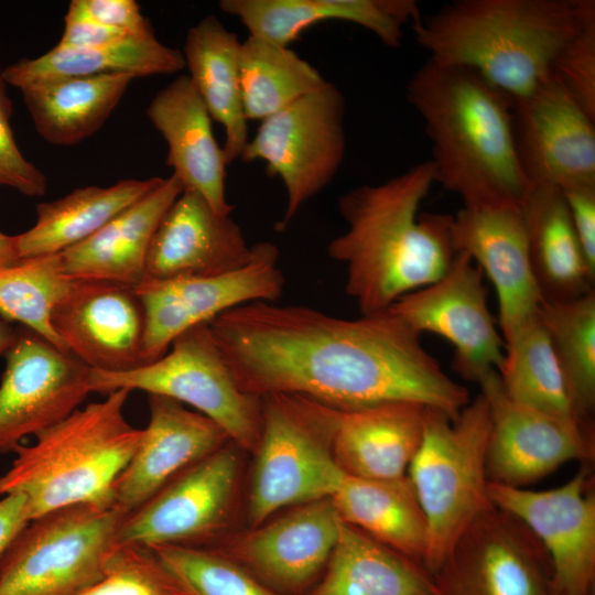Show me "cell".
Segmentation results:
<instances>
[{
    "label": "cell",
    "mask_w": 595,
    "mask_h": 595,
    "mask_svg": "<svg viewBox=\"0 0 595 595\" xmlns=\"http://www.w3.org/2000/svg\"><path fill=\"white\" fill-rule=\"evenodd\" d=\"M432 577L435 595H548L553 569L537 537L493 506L458 537Z\"/></svg>",
    "instance_id": "13"
},
{
    "label": "cell",
    "mask_w": 595,
    "mask_h": 595,
    "mask_svg": "<svg viewBox=\"0 0 595 595\" xmlns=\"http://www.w3.org/2000/svg\"><path fill=\"white\" fill-rule=\"evenodd\" d=\"M15 339V328L0 316V356H4Z\"/></svg>",
    "instance_id": "48"
},
{
    "label": "cell",
    "mask_w": 595,
    "mask_h": 595,
    "mask_svg": "<svg viewBox=\"0 0 595 595\" xmlns=\"http://www.w3.org/2000/svg\"><path fill=\"white\" fill-rule=\"evenodd\" d=\"M145 112L167 143L166 165L183 188L199 194L216 214L230 216L235 206L228 203L225 192V154L190 76L180 75L159 90Z\"/></svg>",
    "instance_id": "24"
},
{
    "label": "cell",
    "mask_w": 595,
    "mask_h": 595,
    "mask_svg": "<svg viewBox=\"0 0 595 595\" xmlns=\"http://www.w3.org/2000/svg\"><path fill=\"white\" fill-rule=\"evenodd\" d=\"M75 280L64 272L60 253L21 258L2 266L0 316L10 323H20L68 353L53 329L51 316Z\"/></svg>",
    "instance_id": "38"
},
{
    "label": "cell",
    "mask_w": 595,
    "mask_h": 595,
    "mask_svg": "<svg viewBox=\"0 0 595 595\" xmlns=\"http://www.w3.org/2000/svg\"><path fill=\"white\" fill-rule=\"evenodd\" d=\"M489 431L482 393L455 419L425 408L423 439L407 475L428 521L424 565L431 573L466 528L494 506L486 472Z\"/></svg>",
    "instance_id": "6"
},
{
    "label": "cell",
    "mask_w": 595,
    "mask_h": 595,
    "mask_svg": "<svg viewBox=\"0 0 595 595\" xmlns=\"http://www.w3.org/2000/svg\"><path fill=\"white\" fill-rule=\"evenodd\" d=\"M127 515L74 505L31 520L0 562V595H80L105 573Z\"/></svg>",
    "instance_id": "8"
},
{
    "label": "cell",
    "mask_w": 595,
    "mask_h": 595,
    "mask_svg": "<svg viewBox=\"0 0 595 595\" xmlns=\"http://www.w3.org/2000/svg\"><path fill=\"white\" fill-rule=\"evenodd\" d=\"M331 500L343 521L424 565L428 521L408 475L365 479L344 474Z\"/></svg>",
    "instance_id": "31"
},
{
    "label": "cell",
    "mask_w": 595,
    "mask_h": 595,
    "mask_svg": "<svg viewBox=\"0 0 595 595\" xmlns=\"http://www.w3.org/2000/svg\"><path fill=\"white\" fill-rule=\"evenodd\" d=\"M562 193L581 247L595 271V185L575 186Z\"/></svg>",
    "instance_id": "45"
},
{
    "label": "cell",
    "mask_w": 595,
    "mask_h": 595,
    "mask_svg": "<svg viewBox=\"0 0 595 595\" xmlns=\"http://www.w3.org/2000/svg\"><path fill=\"white\" fill-rule=\"evenodd\" d=\"M127 36L128 33L96 22L68 7L63 34L56 46L85 50L108 45Z\"/></svg>",
    "instance_id": "44"
},
{
    "label": "cell",
    "mask_w": 595,
    "mask_h": 595,
    "mask_svg": "<svg viewBox=\"0 0 595 595\" xmlns=\"http://www.w3.org/2000/svg\"><path fill=\"white\" fill-rule=\"evenodd\" d=\"M239 78L246 119L261 121L327 83L289 46L253 35L241 42Z\"/></svg>",
    "instance_id": "36"
},
{
    "label": "cell",
    "mask_w": 595,
    "mask_h": 595,
    "mask_svg": "<svg viewBox=\"0 0 595 595\" xmlns=\"http://www.w3.org/2000/svg\"><path fill=\"white\" fill-rule=\"evenodd\" d=\"M240 451L230 441L176 475L125 517L116 545L213 547L234 519Z\"/></svg>",
    "instance_id": "11"
},
{
    "label": "cell",
    "mask_w": 595,
    "mask_h": 595,
    "mask_svg": "<svg viewBox=\"0 0 595 595\" xmlns=\"http://www.w3.org/2000/svg\"><path fill=\"white\" fill-rule=\"evenodd\" d=\"M252 255L230 216L216 214L199 194L184 190L154 234L145 278L218 275L246 266Z\"/></svg>",
    "instance_id": "23"
},
{
    "label": "cell",
    "mask_w": 595,
    "mask_h": 595,
    "mask_svg": "<svg viewBox=\"0 0 595 595\" xmlns=\"http://www.w3.org/2000/svg\"><path fill=\"white\" fill-rule=\"evenodd\" d=\"M490 431L486 472L489 483L526 488L562 464L594 458L593 430L571 424L521 404L505 392L497 371L479 382Z\"/></svg>",
    "instance_id": "18"
},
{
    "label": "cell",
    "mask_w": 595,
    "mask_h": 595,
    "mask_svg": "<svg viewBox=\"0 0 595 595\" xmlns=\"http://www.w3.org/2000/svg\"><path fill=\"white\" fill-rule=\"evenodd\" d=\"M0 383V453L64 420L90 391V368L20 326L4 354Z\"/></svg>",
    "instance_id": "15"
},
{
    "label": "cell",
    "mask_w": 595,
    "mask_h": 595,
    "mask_svg": "<svg viewBox=\"0 0 595 595\" xmlns=\"http://www.w3.org/2000/svg\"><path fill=\"white\" fill-rule=\"evenodd\" d=\"M80 595H193L149 548L116 545L104 577Z\"/></svg>",
    "instance_id": "40"
},
{
    "label": "cell",
    "mask_w": 595,
    "mask_h": 595,
    "mask_svg": "<svg viewBox=\"0 0 595 595\" xmlns=\"http://www.w3.org/2000/svg\"><path fill=\"white\" fill-rule=\"evenodd\" d=\"M29 522L25 496L20 494L2 496L0 499V562Z\"/></svg>",
    "instance_id": "46"
},
{
    "label": "cell",
    "mask_w": 595,
    "mask_h": 595,
    "mask_svg": "<svg viewBox=\"0 0 595 595\" xmlns=\"http://www.w3.org/2000/svg\"><path fill=\"white\" fill-rule=\"evenodd\" d=\"M520 212L543 299L565 301L593 291L595 271L575 234L562 191L531 184Z\"/></svg>",
    "instance_id": "28"
},
{
    "label": "cell",
    "mask_w": 595,
    "mask_h": 595,
    "mask_svg": "<svg viewBox=\"0 0 595 595\" xmlns=\"http://www.w3.org/2000/svg\"><path fill=\"white\" fill-rule=\"evenodd\" d=\"M130 392L118 389L77 408L33 444L18 445L11 467L0 476V496H25L30 521L74 505L115 507V483L142 434L123 414Z\"/></svg>",
    "instance_id": "5"
},
{
    "label": "cell",
    "mask_w": 595,
    "mask_h": 595,
    "mask_svg": "<svg viewBox=\"0 0 595 595\" xmlns=\"http://www.w3.org/2000/svg\"><path fill=\"white\" fill-rule=\"evenodd\" d=\"M548 595H563L561 592H559L553 585H552V588L551 591L549 592Z\"/></svg>",
    "instance_id": "50"
},
{
    "label": "cell",
    "mask_w": 595,
    "mask_h": 595,
    "mask_svg": "<svg viewBox=\"0 0 595 595\" xmlns=\"http://www.w3.org/2000/svg\"><path fill=\"white\" fill-rule=\"evenodd\" d=\"M545 328L578 420L591 426L595 409V292L565 301H542ZM593 429V428H592Z\"/></svg>",
    "instance_id": "37"
},
{
    "label": "cell",
    "mask_w": 595,
    "mask_h": 595,
    "mask_svg": "<svg viewBox=\"0 0 595 595\" xmlns=\"http://www.w3.org/2000/svg\"><path fill=\"white\" fill-rule=\"evenodd\" d=\"M12 105L0 101V186L34 197L46 192V176L18 148L10 126Z\"/></svg>",
    "instance_id": "42"
},
{
    "label": "cell",
    "mask_w": 595,
    "mask_h": 595,
    "mask_svg": "<svg viewBox=\"0 0 595 595\" xmlns=\"http://www.w3.org/2000/svg\"><path fill=\"white\" fill-rule=\"evenodd\" d=\"M306 595H435L432 573L340 519L337 542Z\"/></svg>",
    "instance_id": "30"
},
{
    "label": "cell",
    "mask_w": 595,
    "mask_h": 595,
    "mask_svg": "<svg viewBox=\"0 0 595 595\" xmlns=\"http://www.w3.org/2000/svg\"><path fill=\"white\" fill-rule=\"evenodd\" d=\"M208 325L238 387L258 398L299 394L343 410L410 402L451 419L470 401L390 309L347 320L257 301Z\"/></svg>",
    "instance_id": "1"
},
{
    "label": "cell",
    "mask_w": 595,
    "mask_h": 595,
    "mask_svg": "<svg viewBox=\"0 0 595 595\" xmlns=\"http://www.w3.org/2000/svg\"><path fill=\"white\" fill-rule=\"evenodd\" d=\"M517 150L530 184L595 185V119L552 74L512 102Z\"/></svg>",
    "instance_id": "19"
},
{
    "label": "cell",
    "mask_w": 595,
    "mask_h": 595,
    "mask_svg": "<svg viewBox=\"0 0 595 595\" xmlns=\"http://www.w3.org/2000/svg\"><path fill=\"white\" fill-rule=\"evenodd\" d=\"M169 349L130 371L90 369V391L142 390L187 403L217 423L237 447L253 454L262 429L261 398L238 387L208 323L185 331Z\"/></svg>",
    "instance_id": "9"
},
{
    "label": "cell",
    "mask_w": 595,
    "mask_h": 595,
    "mask_svg": "<svg viewBox=\"0 0 595 595\" xmlns=\"http://www.w3.org/2000/svg\"><path fill=\"white\" fill-rule=\"evenodd\" d=\"M184 191L172 174L119 213L86 240L61 252L64 272L76 280H100L136 286L145 278L154 234Z\"/></svg>",
    "instance_id": "27"
},
{
    "label": "cell",
    "mask_w": 595,
    "mask_h": 595,
    "mask_svg": "<svg viewBox=\"0 0 595 595\" xmlns=\"http://www.w3.org/2000/svg\"><path fill=\"white\" fill-rule=\"evenodd\" d=\"M69 8L107 26L129 35L153 33L149 21L142 15L134 0H73Z\"/></svg>",
    "instance_id": "43"
},
{
    "label": "cell",
    "mask_w": 595,
    "mask_h": 595,
    "mask_svg": "<svg viewBox=\"0 0 595 595\" xmlns=\"http://www.w3.org/2000/svg\"><path fill=\"white\" fill-rule=\"evenodd\" d=\"M552 74L595 119V14L562 47Z\"/></svg>",
    "instance_id": "41"
},
{
    "label": "cell",
    "mask_w": 595,
    "mask_h": 595,
    "mask_svg": "<svg viewBox=\"0 0 595 595\" xmlns=\"http://www.w3.org/2000/svg\"><path fill=\"white\" fill-rule=\"evenodd\" d=\"M51 323L66 350L90 369L125 372L142 366L144 313L134 286L75 280Z\"/></svg>",
    "instance_id": "20"
},
{
    "label": "cell",
    "mask_w": 595,
    "mask_h": 595,
    "mask_svg": "<svg viewBox=\"0 0 595 595\" xmlns=\"http://www.w3.org/2000/svg\"><path fill=\"white\" fill-rule=\"evenodd\" d=\"M218 6L237 17L249 35L283 46L316 23L343 20L367 29L386 46L398 47L403 26L421 17L414 0H221Z\"/></svg>",
    "instance_id": "26"
},
{
    "label": "cell",
    "mask_w": 595,
    "mask_h": 595,
    "mask_svg": "<svg viewBox=\"0 0 595 595\" xmlns=\"http://www.w3.org/2000/svg\"><path fill=\"white\" fill-rule=\"evenodd\" d=\"M328 407L333 458L348 476L398 479L407 476L424 432V405L389 402L359 409Z\"/></svg>",
    "instance_id": "25"
},
{
    "label": "cell",
    "mask_w": 595,
    "mask_h": 595,
    "mask_svg": "<svg viewBox=\"0 0 595 595\" xmlns=\"http://www.w3.org/2000/svg\"><path fill=\"white\" fill-rule=\"evenodd\" d=\"M151 550L193 595H279L213 549L162 545Z\"/></svg>",
    "instance_id": "39"
},
{
    "label": "cell",
    "mask_w": 595,
    "mask_h": 595,
    "mask_svg": "<svg viewBox=\"0 0 595 595\" xmlns=\"http://www.w3.org/2000/svg\"><path fill=\"white\" fill-rule=\"evenodd\" d=\"M2 73H3V68H1V65H0V101L3 104L11 105L10 99L7 96L6 83L3 80Z\"/></svg>",
    "instance_id": "49"
},
{
    "label": "cell",
    "mask_w": 595,
    "mask_h": 595,
    "mask_svg": "<svg viewBox=\"0 0 595 595\" xmlns=\"http://www.w3.org/2000/svg\"><path fill=\"white\" fill-rule=\"evenodd\" d=\"M262 429L253 453L248 520L331 498L344 473L329 446L328 407L299 394L261 397Z\"/></svg>",
    "instance_id": "7"
},
{
    "label": "cell",
    "mask_w": 595,
    "mask_h": 595,
    "mask_svg": "<svg viewBox=\"0 0 595 595\" xmlns=\"http://www.w3.org/2000/svg\"><path fill=\"white\" fill-rule=\"evenodd\" d=\"M452 241L496 289L502 338L534 318L543 301L529 253L520 206L461 208L453 215Z\"/></svg>",
    "instance_id": "21"
},
{
    "label": "cell",
    "mask_w": 595,
    "mask_h": 595,
    "mask_svg": "<svg viewBox=\"0 0 595 595\" xmlns=\"http://www.w3.org/2000/svg\"><path fill=\"white\" fill-rule=\"evenodd\" d=\"M240 46L235 32L207 15L188 29L182 52L212 119L224 127L227 165L241 156L249 141L239 78Z\"/></svg>",
    "instance_id": "29"
},
{
    "label": "cell",
    "mask_w": 595,
    "mask_h": 595,
    "mask_svg": "<svg viewBox=\"0 0 595 595\" xmlns=\"http://www.w3.org/2000/svg\"><path fill=\"white\" fill-rule=\"evenodd\" d=\"M252 250L251 260L231 272L165 280L144 278L134 286L144 313L142 366L161 358L185 331L239 305L275 302L281 296L284 277L278 267V248L261 241Z\"/></svg>",
    "instance_id": "12"
},
{
    "label": "cell",
    "mask_w": 595,
    "mask_h": 595,
    "mask_svg": "<svg viewBox=\"0 0 595 595\" xmlns=\"http://www.w3.org/2000/svg\"><path fill=\"white\" fill-rule=\"evenodd\" d=\"M159 176L85 186L36 205V221L17 235L19 258L61 253L86 240L123 209L162 183Z\"/></svg>",
    "instance_id": "33"
},
{
    "label": "cell",
    "mask_w": 595,
    "mask_h": 595,
    "mask_svg": "<svg viewBox=\"0 0 595 595\" xmlns=\"http://www.w3.org/2000/svg\"><path fill=\"white\" fill-rule=\"evenodd\" d=\"M432 147L435 183L468 208L520 206L529 191L513 105L475 72L426 61L405 86Z\"/></svg>",
    "instance_id": "3"
},
{
    "label": "cell",
    "mask_w": 595,
    "mask_h": 595,
    "mask_svg": "<svg viewBox=\"0 0 595 595\" xmlns=\"http://www.w3.org/2000/svg\"><path fill=\"white\" fill-rule=\"evenodd\" d=\"M134 78L122 73L64 77L20 90L37 133L51 144L71 147L102 127Z\"/></svg>",
    "instance_id": "32"
},
{
    "label": "cell",
    "mask_w": 595,
    "mask_h": 595,
    "mask_svg": "<svg viewBox=\"0 0 595 595\" xmlns=\"http://www.w3.org/2000/svg\"><path fill=\"white\" fill-rule=\"evenodd\" d=\"M505 340V361L498 375L512 400L587 430L577 418L563 371L538 315Z\"/></svg>",
    "instance_id": "35"
},
{
    "label": "cell",
    "mask_w": 595,
    "mask_h": 595,
    "mask_svg": "<svg viewBox=\"0 0 595 595\" xmlns=\"http://www.w3.org/2000/svg\"><path fill=\"white\" fill-rule=\"evenodd\" d=\"M346 101L327 82L261 121L240 159L262 160L267 172L285 187L286 206L277 230H283L305 202L332 183L346 153Z\"/></svg>",
    "instance_id": "10"
},
{
    "label": "cell",
    "mask_w": 595,
    "mask_h": 595,
    "mask_svg": "<svg viewBox=\"0 0 595 595\" xmlns=\"http://www.w3.org/2000/svg\"><path fill=\"white\" fill-rule=\"evenodd\" d=\"M593 14L594 0H456L412 29L429 61L470 69L516 102L552 75L562 47Z\"/></svg>",
    "instance_id": "4"
},
{
    "label": "cell",
    "mask_w": 595,
    "mask_h": 595,
    "mask_svg": "<svg viewBox=\"0 0 595 595\" xmlns=\"http://www.w3.org/2000/svg\"><path fill=\"white\" fill-rule=\"evenodd\" d=\"M150 420L113 487V505L132 512L181 472L230 442L213 420L160 394H148Z\"/></svg>",
    "instance_id": "22"
},
{
    "label": "cell",
    "mask_w": 595,
    "mask_h": 595,
    "mask_svg": "<svg viewBox=\"0 0 595 595\" xmlns=\"http://www.w3.org/2000/svg\"><path fill=\"white\" fill-rule=\"evenodd\" d=\"M488 494L494 506L519 519L543 545L559 592L594 595L595 491L587 466L553 489L489 483Z\"/></svg>",
    "instance_id": "17"
},
{
    "label": "cell",
    "mask_w": 595,
    "mask_h": 595,
    "mask_svg": "<svg viewBox=\"0 0 595 595\" xmlns=\"http://www.w3.org/2000/svg\"><path fill=\"white\" fill-rule=\"evenodd\" d=\"M434 184L435 170L429 160L338 197L347 229L328 244L327 253L345 266L346 293L361 314L388 310L450 269L457 255L453 215L420 212Z\"/></svg>",
    "instance_id": "2"
},
{
    "label": "cell",
    "mask_w": 595,
    "mask_h": 595,
    "mask_svg": "<svg viewBox=\"0 0 595 595\" xmlns=\"http://www.w3.org/2000/svg\"><path fill=\"white\" fill-rule=\"evenodd\" d=\"M339 523L331 498H324L227 533L208 549L231 559L279 595H306L324 573Z\"/></svg>",
    "instance_id": "16"
},
{
    "label": "cell",
    "mask_w": 595,
    "mask_h": 595,
    "mask_svg": "<svg viewBox=\"0 0 595 595\" xmlns=\"http://www.w3.org/2000/svg\"><path fill=\"white\" fill-rule=\"evenodd\" d=\"M19 258L17 235L10 236L0 231V267L10 264Z\"/></svg>",
    "instance_id": "47"
},
{
    "label": "cell",
    "mask_w": 595,
    "mask_h": 595,
    "mask_svg": "<svg viewBox=\"0 0 595 595\" xmlns=\"http://www.w3.org/2000/svg\"><path fill=\"white\" fill-rule=\"evenodd\" d=\"M185 67L182 51L162 44L153 33L85 50L53 47L35 58H23L3 68V80L19 89L32 83L106 74L134 77L166 75Z\"/></svg>",
    "instance_id": "34"
},
{
    "label": "cell",
    "mask_w": 595,
    "mask_h": 595,
    "mask_svg": "<svg viewBox=\"0 0 595 595\" xmlns=\"http://www.w3.org/2000/svg\"><path fill=\"white\" fill-rule=\"evenodd\" d=\"M484 273L463 252H457L446 273L410 292L389 309L420 335L444 337L454 346L453 369L464 379L479 382L501 369L505 340L488 307Z\"/></svg>",
    "instance_id": "14"
}]
</instances>
